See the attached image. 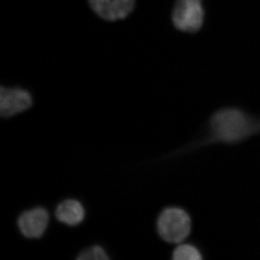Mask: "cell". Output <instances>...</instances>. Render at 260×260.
I'll list each match as a JSON object with an SVG mask.
<instances>
[{
	"label": "cell",
	"mask_w": 260,
	"mask_h": 260,
	"mask_svg": "<svg viewBox=\"0 0 260 260\" xmlns=\"http://www.w3.org/2000/svg\"><path fill=\"white\" fill-rule=\"evenodd\" d=\"M210 126L215 138L225 143L243 139L253 127L250 118L242 111L234 108H226L215 113L210 121Z\"/></svg>",
	"instance_id": "1"
},
{
	"label": "cell",
	"mask_w": 260,
	"mask_h": 260,
	"mask_svg": "<svg viewBox=\"0 0 260 260\" xmlns=\"http://www.w3.org/2000/svg\"><path fill=\"white\" fill-rule=\"evenodd\" d=\"M157 229L159 235L165 242L179 244L190 233L191 219L181 208H167L159 215Z\"/></svg>",
	"instance_id": "2"
},
{
	"label": "cell",
	"mask_w": 260,
	"mask_h": 260,
	"mask_svg": "<svg viewBox=\"0 0 260 260\" xmlns=\"http://www.w3.org/2000/svg\"><path fill=\"white\" fill-rule=\"evenodd\" d=\"M172 22L182 32H196L204 23L203 0H177L172 11Z\"/></svg>",
	"instance_id": "3"
},
{
	"label": "cell",
	"mask_w": 260,
	"mask_h": 260,
	"mask_svg": "<svg viewBox=\"0 0 260 260\" xmlns=\"http://www.w3.org/2000/svg\"><path fill=\"white\" fill-rule=\"evenodd\" d=\"M32 105L31 94L21 88H5L0 90V114L8 118L28 110Z\"/></svg>",
	"instance_id": "4"
},
{
	"label": "cell",
	"mask_w": 260,
	"mask_h": 260,
	"mask_svg": "<svg viewBox=\"0 0 260 260\" xmlns=\"http://www.w3.org/2000/svg\"><path fill=\"white\" fill-rule=\"evenodd\" d=\"M94 13L103 20L114 22L123 20L135 9V0H88Z\"/></svg>",
	"instance_id": "5"
},
{
	"label": "cell",
	"mask_w": 260,
	"mask_h": 260,
	"mask_svg": "<svg viewBox=\"0 0 260 260\" xmlns=\"http://www.w3.org/2000/svg\"><path fill=\"white\" fill-rule=\"evenodd\" d=\"M49 222V214L41 207L23 212L18 219V226L24 237L28 239H39L47 231Z\"/></svg>",
	"instance_id": "6"
},
{
	"label": "cell",
	"mask_w": 260,
	"mask_h": 260,
	"mask_svg": "<svg viewBox=\"0 0 260 260\" xmlns=\"http://www.w3.org/2000/svg\"><path fill=\"white\" fill-rule=\"evenodd\" d=\"M55 216L61 223L75 226L81 223L85 218V208L78 200H66L61 202L56 208Z\"/></svg>",
	"instance_id": "7"
},
{
	"label": "cell",
	"mask_w": 260,
	"mask_h": 260,
	"mask_svg": "<svg viewBox=\"0 0 260 260\" xmlns=\"http://www.w3.org/2000/svg\"><path fill=\"white\" fill-rule=\"evenodd\" d=\"M173 259L175 260H200L201 253L191 244H183L176 248L173 253Z\"/></svg>",
	"instance_id": "8"
},
{
	"label": "cell",
	"mask_w": 260,
	"mask_h": 260,
	"mask_svg": "<svg viewBox=\"0 0 260 260\" xmlns=\"http://www.w3.org/2000/svg\"><path fill=\"white\" fill-rule=\"evenodd\" d=\"M107 253L101 246L95 245L80 252L79 260H107L109 259Z\"/></svg>",
	"instance_id": "9"
}]
</instances>
